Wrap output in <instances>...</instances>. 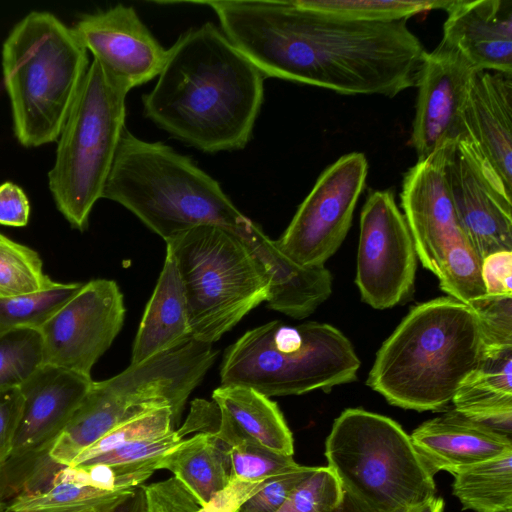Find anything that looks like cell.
Masks as SVG:
<instances>
[{
    "label": "cell",
    "mask_w": 512,
    "mask_h": 512,
    "mask_svg": "<svg viewBox=\"0 0 512 512\" xmlns=\"http://www.w3.org/2000/svg\"><path fill=\"white\" fill-rule=\"evenodd\" d=\"M197 3L211 7L222 32L265 78L394 97L416 87L427 53L407 20H343L296 0Z\"/></svg>",
    "instance_id": "obj_1"
},
{
    "label": "cell",
    "mask_w": 512,
    "mask_h": 512,
    "mask_svg": "<svg viewBox=\"0 0 512 512\" xmlns=\"http://www.w3.org/2000/svg\"><path fill=\"white\" fill-rule=\"evenodd\" d=\"M261 71L214 24L190 28L167 50L143 115L205 153L243 149L264 100Z\"/></svg>",
    "instance_id": "obj_2"
},
{
    "label": "cell",
    "mask_w": 512,
    "mask_h": 512,
    "mask_svg": "<svg viewBox=\"0 0 512 512\" xmlns=\"http://www.w3.org/2000/svg\"><path fill=\"white\" fill-rule=\"evenodd\" d=\"M483 356L479 319L449 296L413 307L376 354L366 384L390 404L439 410Z\"/></svg>",
    "instance_id": "obj_3"
},
{
    "label": "cell",
    "mask_w": 512,
    "mask_h": 512,
    "mask_svg": "<svg viewBox=\"0 0 512 512\" xmlns=\"http://www.w3.org/2000/svg\"><path fill=\"white\" fill-rule=\"evenodd\" d=\"M102 198L132 212L165 242L200 225L241 232L250 223L190 157L125 129Z\"/></svg>",
    "instance_id": "obj_4"
},
{
    "label": "cell",
    "mask_w": 512,
    "mask_h": 512,
    "mask_svg": "<svg viewBox=\"0 0 512 512\" xmlns=\"http://www.w3.org/2000/svg\"><path fill=\"white\" fill-rule=\"evenodd\" d=\"M89 67L72 27L47 11H32L10 31L2 70L16 139L24 147L57 141Z\"/></svg>",
    "instance_id": "obj_5"
},
{
    "label": "cell",
    "mask_w": 512,
    "mask_h": 512,
    "mask_svg": "<svg viewBox=\"0 0 512 512\" xmlns=\"http://www.w3.org/2000/svg\"><path fill=\"white\" fill-rule=\"evenodd\" d=\"M361 362L350 340L320 322L274 320L248 330L223 356L221 385L271 396L301 395L353 382Z\"/></svg>",
    "instance_id": "obj_6"
},
{
    "label": "cell",
    "mask_w": 512,
    "mask_h": 512,
    "mask_svg": "<svg viewBox=\"0 0 512 512\" xmlns=\"http://www.w3.org/2000/svg\"><path fill=\"white\" fill-rule=\"evenodd\" d=\"M342 490L370 512H410L435 497V483L411 438L394 420L343 411L325 443Z\"/></svg>",
    "instance_id": "obj_7"
},
{
    "label": "cell",
    "mask_w": 512,
    "mask_h": 512,
    "mask_svg": "<svg viewBox=\"0 0 512 512\" xmlns=\"http://www.w3.org/2000/svg\"><path fill=\"white\" fill-rule=\"evenodd\" d=\"M128 92L93 59L57 140L48 186L57 209L79 231L102 198L126 129Z\"/></svg>",
    "instance_id": "obj_8"
},
{
    "label": "cell",
    "mask_w": 512,
    "mask_h": 512,
    "mask_svg": "<svg viewBox=\"0 0 512 512\" xmlns=\"http://www.w3.org/2000/svg\"><path fill=\"white\" fill-rule=\"evenodd\" d=\"M176 263L192 338L213 344L269 295L267 275L232 230L200 225L166 241Z\"/></svg>",
    "instance_id": "obj_9"
},
{
    "label": "cell",
    "mask_w": 512,
    "mask_h": 512,
    "mask_svg": "<svg viewBox=\"0 0 512 512\" xmlns=\"http://www.w3.org/2000/svg\"><path fill=\"white\" fill-rule=\"evenodd\" d=\"M367 174L368 161L360 152L343 155L325 168L275 241L278 248L300 265L324 266L350 229Z\"/></svg>",
    "instance_id": "obj_10"
},
{
    "label": "cell",
    "mask_w": 512,
    "mask_h": 512,
    "mask_svg": "<svg viewBox=\"0 0 512 512\" xmlns=\"http://www.w3.org/2000/svg\"><path fill=\"white\" fill-rule=\"evenodd\" d=\"M417 253L393 191L374 190L360 217L355 282L363 302L387 309L412 292Z\"/></svg>",
    "instance_id": "obj_11"
},
{
    "label": "cell",
    "mask_w": 512,
    "mask_h": 512,
    "mask_svg": "<svg viewBox=\"0 0 512 512\" xmlns=\"http://www.w3.org/2000/svg\"><path fill=\"white\" fill-rule=\"evenodd\" d=\"M125 312L115 281L95 279L83 284L39 330L43 365L91 376L92 367L120 332Z\"/></svg>",
    "instance_id": "obj_12"
},
{
    "label": "cell",
    "mask_w": 512,
    "mask_h": 512,
    "mask_svg": "<svg viewBox=\"0 0 512 512\" xmlns=\"http://www.w3.org/2000/svg\"><path fill=\"white\" fill-rule=\"evenodd\" d=\"M447 178L460 225L480 259L512 251V194L466 137L455 142Z\"/></svg>",
    "instance_id": "obj_13"
},
{
    "label": "cell",
    "mask_w": 512,
    "mask_h": 512,
    "mask_svg": "<svg viewBox=\"0 0 512 512\" xmlns=\"http://www.w3.org/2000/svg\"><path fill=\"white\" fill-rule=\"evenodd\" d=\"M455 142H447L418 160L402 181L401 205L417 257L436 276L447 250L466 237L447 178V164Z\"/></svg>",
    "instance_id": "obj_14"
},
{
    "label": "cell",
    "mask_w": 512,
    "mask_h": 512,
    "mask_svg": "<svg viewBox=\"0 0 512 512\" xmlns=\"http://www.w3.org/2000/svg\"><path fill=\"white\" fill-rule=\"evenodd\" d=\"M477 71L444 40L426 53L416 85L418 93L411 134L418 160L464 136L463 109Z\"/></svg>",
    "instance_id": "obj_15"
},
{
    "label": "cell",
    "mask_w": 512,
    "mask_h": 512,
    "mask_svg": "<svg viewBox=\"0 0 512 512\" xmlns=\"http://www.w3.org/2000/svg\"><path fill=\"white\" fill-rule=\"evenodd\" d=\"M72 29L93 59L129 91L154 79L165 64L167 50L132 6L82 15Z\"/></svg>",
    "instance_id": "obj_16"
},
{
    "label": "cell",
    "mask_w": 512,
    "mask_h": 512,
    "mask_svg": "<svg viewBox=\"0 0 512 512\" xmlns=\"http://www.w3.org/2000/svg\"><path fill=\"white\" fill-rule=\"evenodd\" d=\"M92 383L91 376L42 365L19 387L22 405L10 457L49 451Z\"/></svg>",
    "instance_id": "obj_17"
},
{
    "label": "cell",
    "mask_w": 512,
    "mask_h": 512,
    "mask_svg": "<svg viewBox=\"0 0 512 512\" xmlns=\"http://www.w3.org/2000/svg\"><path fill=\"white\" fill-rule=\"evenodd\" d=\"M464 136L512 194V74L477 71L463 109Z\"/></svg>",
    "instance_id": "obj_18"
},
{
    "label": "cell",
    "mask_w": 512,
    "mask_h": 512,
    "mask_svg": "<svg viewBox=\"0 0 512 512\" xmlns=\"http://www.w3.org/2000/svg\"><path fill=\"white\" fill-rule=\"evenodd\" d=\"M442 40L478 71L512 74V1L453 0Z\"/></svg>",
    "instance_id": "obj_19"
},
{
    "label": "cell",
    "mask_w": 512,
    "mask_h": 512,
    "mask_svg": "<svg viewBox=\"0 0 512 512\" xmlns=\"http://www.w3.org/2000/svg\"><path fill=\"white\" fill-rule=\"evenodd\" d=\"M429 472L454 474L512 452L511 437L476 422L455 409L430 419L410 435Z\"/></svg>",
    "instance_id": "obj_20"
},
{
    "label": "cell",
    "mask_w": 512,
    "mask_h": 512,
    "mask_svg": "<svg viewBox=\"0 0 512 512\" xmlns=\"http://www.w3.org/2000/svg\"><path fill=\"white\" fill-rule=\"evenodd\" d=\"M236 235L267 275L268 308L299 320L311 315L330 297L333 278L325 266L307 267L294 262L253 221Z\"/></svg>",
    "instance_id": "obj_21"
},
{
    "label": "cell",
    "mask_w": 512,
    "mask_h": 512,
    "mask_svg": "<svg viewBox=\"0 0 512 512\" xmlns=\"http://www.w3.org/2000/svg\"><path fill=\"white\" fill-rule=\"evenodd\" d=\"M192 339L183 284L173 256L166 257L133 343L131 364Z\"/></svg>",
    "instance_id": "obj_22"
},
{
    "label": "cell",
    "mask_w": 512,
    "mask_h": 512,
    "mask_svg": "<svg viewBox=\"0 0 512 512\" xmlns=\"http://www.w3.org/2000/svg\"><path fill=\"white\" fill-rule=\"evenodd\" d=\"M452 402L464 416L511 437L512 347L484 353Z\"/></svg>",
    "instance_id": "obj_23"
},
{
    "label": "cell",
    "mask_w": 512,
    "mask_h": 512,
    "mask_svg": "<svg viewBox=\"0 0 512 512\" xmlns=\"http://www.w3.org/2000/svg\"><path fill=\"white\" fill-rule=\"evenodd\" d=\"M228 450L214 433H198L161 456L158 468L171 471L203 507L231 481Z\"/></svg>",
    "instance_id": "obj_24"
},
{
    "label": "cell",
    "mask_w": 512,
    "mask_h": 512,
    "mask_svg": "<svg viewBox=\"0 0 512 512\" xmlns=\"http://www.w3.org/2000/svg\"><path fill=\"white\" fill-rule=\"evenodd\" d=\"M221 414L244 436L274 452L293 456V437L278 405L241 385H221L212 393Z\"/></svg>",
    "instance_id": "obj_25"
},
{
    "label": "cell",
    "mask_w": 512,
    "mask_h": 512,
    "mask_svg": "<svg viewBox=\"0 0 512 512\" xmlns=\"http://www.w3.org/2000/svg\"><path fill=\"white\" fill-rule=\"evenodd\" d=\"M453 494L474 512L512 511V452L453 474Z\"/></svg>",
    "instance_id": "obj_26"
},
{
    "label": "cell",
    "mask_w": 512,
    "mask_h": 512,
    "mask_svg": "<svg viewBox=\"0 0 512 512\" xmlns=\"http://www.w3.org/2000/svg\"><path fill=\"white\" fill-rule=\"evenodd\" d=\"M453 0H296L307 9L343 20L391 22L431 10H446Z\"/></svg>",
    "instance_id": "obj_27"
},
{
    "label": "cell",
    "mask_w": 512,
    "mask_h": 512,
    "mask_svg": "<svg viewBox=\"0 0 512 512\" xmlns=\"http://www.w3.org/2000/svg\"><path fill=\"white\" fill-rule=\"evenodd\" d=\"M135 489L110 492L70 482L56 483L45 491L12 499L3 512H75L115 505Z\"/></svg>",
    "instance_id": "obj_28"
},
{
    "label": "cell",
    "mask_w": 512,
    "mask_h": 512,
    "mask_svg": "<svg viewBox=\"0 0 512 512\" xmlns=\"http://www.w3.org/2000/svg\"><path fill=\"white\" fill-rule=\"evenodd\" d=\"M82 285L55 282L43 291L0 298V333L18 328L40 330Z\"/></svg>",
    "instance_id": "obj_29"
},
{
    "label": "cell",
    "mask_w": 512,
    "mask_h": 512,
    "mask_svg": "<svg viewBox=\"0 0 512 512\" xmlns=\"http://www.w3.org/2000/svg\"><path fill=\"white\" fill-rule=\"evenodd\" d=\"M54 284L35 250L0 232V298L43 291Z\"/></svg>",
    "instance_id": "obj_30"
},
{
    "label": "cell",
    "mask_w": 512,
    "mask_h": 512,
    "mask_svg": "<svg viewBox=\"0 0 512 512\" xmlns=\"http://www.w3.org/2000/svg\"><path fill=\"white\" fill-rule=\"evenodd\" d=\"M43 363L39 330L18 328L0 333V391L19 388Z\"/></svg>",
    "instance_id": "obj_31"
},
{
    "label": "cell",
    "mask_w": 512,
    "mask_h": 512,
    "mask_svg": "<svg viewBox=\"0 0 512 512\" xmlns=\"http://www.w3.org/2000/svg\"><path fill=\"white\" fill-rule=\"evenodd\" d=\"M160 457L115 465L64 466L55 474L52 485L70 482L110 492L135 489L159 470Z\"/></svg>",
    "instance_id": "obj_32"
},
{
    "label": "cell",
    "mask_w": 512,
    "mask_h": 512,
    "mask_svg": "<svg viewBox=\"0 0 512 512\" xmlns=\"http://www.w3.org/2000/svg\"><path fill=\"white\" fill-rule=\"evenodd\" d=\"M479 255L467 237L445 253L437 275L441 289L466 305L485 295Z\"/></svg>",
    "instance_id": "obj_33"
},
{
    "label": "cell",
    "mask_w": 512,
    "mask_h": 512,
    "mask_svg": "<svg viewBox=\"0 0 512 512\" xmlns=\"http://www.w3.org/2000/svg\"><path fill=\"white\" fill-rule=\"evenodd\" d=\"M175 430L169 406L155 408L133 417L106 433L83 450L70 466H78L104 453L138 440L159 437Z\"/></svg>",
    "instance_id": "obj_34"
},
{
    "label": "cell",
    "mask_w": 512,
    "mask_h": 512,
    "mask_svg": "<svg viewBox=\"0 0 512 512\" xmlns=\"http://www.w3.org/2000/svg\"><path fill=\"white\" fill-rule=\"evenodd\" d=\"M228 448L231 480L260 482L299 465L293 456L274 452L246 436Z\"/></svg>",
    "instance_id": "obj_35"
},
{
    "label": "cell",
    "mask_w": 512,
    "mask_h": 512,
    "mask_svg": "<svg viewBox=\"0 0 512 512\" xmlns=\"http://www.w3.org/2000/svg\"><path fill=\"white\" fill-rule=\"evenodd\" d=\"M343 490L328 467H316L276 512H334Z\"/></svg>",
    "instance_id": "obj_36"
},
{
    "label": "cell",
    "mask_w": 512,
    "mask_h": 512,
    "mask_svg": "<svg viewBox=\"0 0 512 512\" xmlns=\"http://www.w3.org/2000/svg\"><path fill=\"white\" fill-rule=\"evenodd\" d=\"M468 306L480 322L483 353L512 347V297L484 295Z\"/></svg>",
    "instance_id": "obj_37"
},
{
    "label": "cell",
    "mask_w": 512,
    "mask_h": 512,
    "mask_svg": "<svg viewBox=\"0 0 512 512\" xmlns=\"http://www.w3.org/2000/svg\"><path fill=\"white\" fill-rule=\"evenodd\" d=\"M315 469L316 467L298 465L294 469L266 479L261 488L248 498L237 512H276Z\"/></svg>",
    "instance_id": "obj_38"
},
{
    "label": "cell",
    "mask_w": 512,
    "mask_h": 512,
    "mask_svg": "<svg viewBox=\"0 0 512 512\" xmlns=\"http://www.w3.org/2000/svg\"><path fill=\"white\" fill-rule=\"evenodd\" d=\"M184 439L178 434L177 430H173L159 437L128 443L78 466L93 464L115 465L160 457L177 447Z\"/></svg>",
    "instance_id": "obj_39"
},
{
    "label": "cell",
    "mask_w": 512,
    "mask_h": 512,
    "mask_svg": "<svg viewBox=\"0 0 512 512\" xmlns=\"http://www.w3.org/2000/svg\"><path fill=\"white\" fill-rule=\"evenodd\" d=\"M144 495L143 512H196L202 506L175 478L141 485Z\"/></svg>",
    "instance_id": "obj_40"
},
{
    "label": "cell",
    "mask_w": 512,
    "mask_h": 512,
    "mask_svg": "<svg viewBox=\"0 0 512 512\" xmlns=\"http://www.w3.org/2000/svg\"><path fill=\"white\" fill-rule=\"evenodd\" d=\"M481 276L488 297H512V251L488 255L481 263Z\"/></svg>",
    "instance_id": "obj_41"
},
{
    "label": "cell",
    "mask_w": 512,
    "mask_h": 512,
    "mask_svg": "<svg viewBox=\"0 0 512 512\" xmlns=\"http://www.w3.org/2000/svg\"><path fill=\"white\" fill-rule=\"evenodd\" d=\"M21 405L19 388L0 391V465L11 456Z\"/></svg>",
    "instance_id": "obj_42"
},
{
    "label": "cell",
    "mask_w": 512,
    "mask_h": 512,
    "mask_svg": "<svg viewBox=\"0 0 512 512\" xmlns=\"http://www.w3.org/2000/svg\"><path fill=\"white\" fill-rule=\"evenodd\" d=\"M30 203L26 193L17 184L6 181L0 185V224L24 227L28 224Z\"/></svg>",
    "instance_id": "obj_43"
},
{
    "label": "cell",
    "mask_w": 512,
    "mask_h": 512,
    "mask_svg": "<svg viewBox=\"0 0 512 512\" xmlns=\"http://www.w3.org/2000/svg\"><path fill=\"white\" fill-rule=\"evenodd\" d=\"M143 507L144 495L139 486L127 498L106 512H143Z\"/></svg>",
    "instance_id": "obj_44"
},
{
    "label": "cell",
    "mask_w": 512,
    "mask_h": 512,
    "mask_svg": "<svg viewBox=\"0 0 512 512\" xmlns=\"http://www.w3.org/2000/svg\"><path fill=\"white\" fill-rule=\"evenodd\" d=\"M334 512H370L360 505L353 497L343 491L342 498Z\"/></svg>",
    "instance_id": "obj_45"
},
{
    "label": "cell",
    "mask_w": 512,
    "mask_h": 512,
    "mask_svg": "<svg viewBox=\"0 0 512 512\" xmlns=\"http://www.w3.org/2000/svg\"><path fill=\"white\" fill-rule=\"evenodd\" d=\"M443 500L442 498H435L428 500L424 504L418 506L410 512H442Z\"/></svg>",
    "instance_id": "obj_46"
},
{
    "label": "cell",
    "mask_w": 512,
    "mask_h": 512,
    "mask_svg": "<svg viewBox=\"0 0 512 512\" xmlns=\"http://www.w3.org/2000/svg\"><path fill=\"white\" fill-rule=\"evenodd\" d=\"M119 503H117V504H119ZM117 504H115V505H108V506H102V507H96V508H88V509H84V510H80V511H75V512H106V511L110 510L111 508L115 507Z\"/></svg>",
    "instance_id": "obj_47"
},
{
    "label": "cell",
    "mask_w": 512,
    "mask_h": 512,
    "mask_svg": "<svg viewBox=\"0 0 512 512\" xmlns=\"http://www.w3.org/2000/svg\"><path fill=\"white\" fill-rule=\"evenodd\" d=\"M0 505H2L1 495H0Z\"/></svg>",
    "instance_id": "obj_48"
},
{
    "label": "cell",
    "mask_w": 512,
    "mask_h": 512,
    "mask_svg": "<svg viewBox=\"0 0 512 512\" xmlns=\"http://www.w3.org/2000/svg\"><path fill=\"white\" fill-rule=\"evenodd\" d=\"M1 506V505H0ZM1 512V511H0Z\"/></svg>",
    "instance_id": "obj_49"
}]
</instances>
